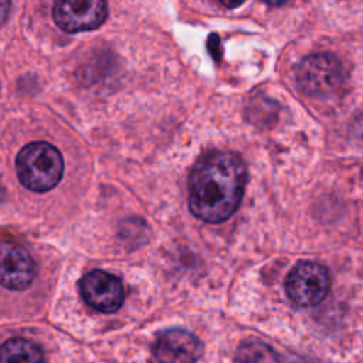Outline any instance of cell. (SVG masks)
Segmentation results:
<instances>
[{
    "mask_svg": "<svg viewBox=\"0 0 363 363\" xmlns=\"http://www.w3.org/2000/svg\"><path fill=\"white\" fill-rule=\"evenodd\" d=\"M247 166L230 150H210L193 166L189 177V207L201 221L221 223L238 208L245 189Z\"/></svg>",
    "mask_w": 363,
    "mask_h": 363,
    "instance_id": "obj_1",
    "label": "cell"
},
{
    "mask_svg": "<svg viewBox=\"0 0 363 363\" xmlns=\"http://www.w3.org/2000/svg\"><path fill=\"white\" fill-rule=\"evenodd\" d=\"M17 176L23 186L33 191H47L62 177L64 160L61 153L47 142L24 146L16 159Z\"/></svg>",
    "mask_w": 363,
    "mask_h": 363,
    "instance_id": "obj_2",
    "label": "cell"
},
{
    "mask_svg": "<svg viewBox=\"0 0 363 363\" xmlns=\"http://www.w3.org/2000/svg\"><path fill=\"white\" fill-rule=\"evenodd\" d=\"M346 75L342 61L328 52L308 55L296 68L299 88L311 96H328L335 94Z\"/></svg>",
    "mask_w": 363,
    "mask_h": 363,
    "instance_id": "obj_3",
    "label": "cell"
},
{
    "mask_svg": "<svg viewBox=\"0 0 363 363\" xmlns=\"http://www.w3.org/2000/svg\"><path fill=\"white\" fill-rule=\"evenodd\" d=\"M330 288V275L326 267L312 261L298 262L286 275L285 291L298 306H315L320 303Z\"/></svg>",
    "mask_w": 363,
    "mask_h": 363,
    "instance_id": "obj_4",
    "label": "cell"
},
{
    "mask_svg": "<svg viewBox=\"0 0 363 363\" xmlns=\"http://www.w3.org/2000/svg\"><path fill=\"white\" fill-rule=\"evenodd\" d=\"M57 26L67 33L95 30L108 16V4L101 0L57 1L52 11Z\"/></svg>",
    "mask_w": 363,
    "mask_h": 363,
    "instance_id": "obj_5",
    "label": "cell"
},
{
    "mask_svg": "<svg viewBox=\"0 0 363 363\" xmlns=\"http://www.w3.org/2000/svg\"><path fill=\"white\" fill-rule=\"evenodd\" d=\"M79 291L91 308L105 313L118 311L125 299V289L121 279L99 269L82 277Z\"/></svg>",
    "mask_w": 363,
    "mask_h": 363,
    "instance_id": "obj_6",
    "label": "cell"
},
{
    "mask_svg": "<svg viewBox=\"0 0 363 363\" xmlns=\"http://www.w3.org/2000/svg\"><path fill=\"white\" fill-rule=\"evenodd\" d=\"M35 275V264L27 250L13 241H0V284L9 289L27 288Z\"/></svg>",
    "mask_w": 363,
    "mask_h": 363,
    "instance_id": "obj_7",
    "label": "cell"
},
{
    "mask_svg": "<svg viewBox=\"0 0 363 363\" xmlns=\"http://www.w3.org/2000/svg\"><path fill=\"white\" fill-rule=\"evenodd\" d=\"M153 352L159 363H196L203 353V346L193 333L169 329L157 336Z\"/></svg>",
    "mask_w": 363,
    "mask_h": 363,
    "instance_id": "obj_8",
    "label": "cell"
},
{
    "mask_svg": "<svg viewBox=\"0 0 363 363\" xmlns=\"http://www.w3.org/2000/svg\"><path fill=\"white\" fill-rule=\"evenodd\" d=\"M0 363H44V356L31 340L13 337L0 347Z\"/></svg>",
    "mask_w": 363,
    "mask_h": 363,
    "instance_id": "obj_9",
    "label": "cell"
},
{
    "mask_svg": "<svg viewBox=\"0 0 363 363\" xmlns=\"http://www.w3.org/2000/svg\"><path fill=\"white\" fill-rule=\"evenodd\" d=\"M237 363H278V356L267 343L251 339L240 345Z\"/></svg>",
    "mask_w": 363,
    "mask_h": 363,
    "instance_id": "obj_10",
    "label": "cell"
},
{
    "mask_svg": "<svg viewBox=\"0 0 363 363\" xmlns=\"http://www.w3.org/2000/svg\"><path fill=\"white\" fill-rule=\"evenodd\" d=\"M10 10V1H0V24L6 20Z\"/></svg>",
    "mask_w": 363,
    "mask_h": 363,
    "instance_id": "obj_11",
    "label": "cell"
}]
</instances>
